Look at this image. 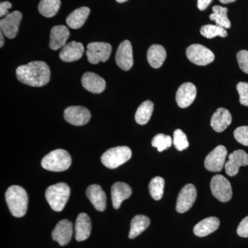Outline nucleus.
<instances>
[{
    "mask_svg": "<svg viewBox=\"0 0 248 248\" xmlns=\"http://www.w3.org/2000/svg\"><path fill=\"white\" fill-rule=\"evenodd\" d=\"M60 5V0H41L38 5L39 12L46 17H53L58 12Z\"/></svg>",
    "mask_w": 248,
    "mask_h": 248,
    "instance_id": "nucleus-30",
    "label": "nucleus"
},
{
    "mask_svg": "<svg viewBox=\"0 0 248 248\" xmlns=\"http://www.w3.org/2000/svg\"><path fill=\"white\" fill-rule=\"evenodd\" d=\"M236 90L239 94L241 104L248 107V83L239 82L236 85Z\"/></svg>",
    "mask_w": 248,
    "mask_h": 248,
    "instance_id": "nucleus-36",
    "label": "nucleus"
},
{
    "mask_svg": "<svg viewBox=\"0 0 248 248\" xmlns=\"http://www.w3.org/2000/svg\"><path fill=\"white\" fill-rule=\"evenodd\" d=\"M117 66L123 71H128L133 66V46L130 41L122 42L117 48L115 55Z\"/></svg>",
    "mask_w": 248,
    "mask_h": 248,
    "instance_id": "nucleus-13",
    "label": "nucleus"
},
{
    "mask_svg": "<svg viewBox=\"0 0 248 248\" xmlns=\"http://www.w3.org/2000/svg\"><path fill=\"white\" fill-rule=\"evenodd\" d=\"M228 155L226 147L218 146L210 152L205 157L204 165L205 169L210 172H220L226 164V158Z\"/></svg>",
    "mask_w": 248,
    "mask_h": 248,
    "instance_id": "nucleus-9",
    "label": "nucleus"
},
{
    "mask_svg": "<svg viewBox=\"0 0 248 248\" xmlns=\"http://www.w3.org/2000/svg\"><path fill=\"white\" fill-rule=\"evenodd\" d=\"M73 233V223L63 219L58 222L52 232V238L61 246H66L71 241Z\"/></svg>",
    "mask_w": 248,
    "mask_h": 248,
    "instance_id": "nucleus-15",
    "label": "nucleus"
},
{
    "mask_svg": "<svg viewBox=\"0 0 248 248\" xmlns=\"http://www.w3.org/2000/svg\"><path fill=\"white\" fill-rule=\"evenodd\" d=\"M5 198L13 216L19 218L26 215L29 198L23 187L19 186H11L6 190Z\"/></svg>",
    "mask_w": 248,
    "mask_h": 248,
    "instance_id": "nucleus-2",
    "label": "nucleus"
},
{
    "mask_svg": "<svg viewBox=\"0 0 248 248\" xmlns=\"http://www.w3.org/2000/svg\"><path fill=\"white\" fill-rule=\"evenodd\" d=\"M238 63L241 71L248 74V51L243 50L239 51L236 55Z\"/></svg>",
    "mask_w": 248,
    "mask_h": 248,
    "instance_id": "nucleus-37",
    "label": "nucleus"
},
{
    "mask_svg": "<svg viewBox=\"0 0 248 248\" xmlns=\"http://www.w3.org/2000/svg\"><path fill=\"white\" fill-rule=\"evenodd\" d=\"M84 53V47L80 42H73L67 44L60 53V58L65 62L78 61Z\"/></svg>",
    "mask_w": 248,
    "mask_h": 248,
    "instance_id": "nucleus-20",
    "label": "nucleus"
},
{
    "mask_svg": "<svg viewBox=\"0 0 248 248\" xmlns=\"http://www.w3.org/2000/svg\"><path fill=\"white\" fill-rule=\"evenodd\" d=\"M213 14L210 15V20L215 21L217 25L230 29L231 27V23L228 18V9L226 7H222L221 6H215L213 7Z\"/></svg>",
    "mask_w": 248,
    "mask_h": 248,
    "instance_id": "nucleus-29",
    "label": "nucleus"
},
{
    "mask_svg": "<svg viewBox=\"0 0 248 248\" xmlns=\"http://www.w3.org/2000/svg\"><path fill=\"white\" fill-rule=\"evenodd\" d=\"M197 196V189L193 184H187L184 186L178 195L176 210L179 213L188 211L195 203Z\"/></svg>",
    "mask_w": 248,
    "mask_h": 248,
    "instance_id": "nucleus-10",
    "label": "nucleus"
},
{
    "mask_svg": "<svg viewBox=\"0 0 248 248\" xmlns=\"http://www.w3.org/2000/svg\"><path fill=\"white\" fill-rule=\"evenodd\" d=\"M112 46L106 42H92L87 46L88 60L93 64L105 62L110 58Z\"/></svg>",
    "mask_w": 248,
    "mask_h": 248,
    "instance_id": "nucleus-8",
    "label": "nucleus"
},
{
    "mask_svg": "<svg viewBox=\"0 0 248 248\" xmlns=\"http://www.w3.org/2000/svg\"><path fill=\"white\" fill-rule=\"evenodd\" d=\"M116 1H117V2L119 3H124L125 2V1H128V0H116Z\"/></svg>",
    "mask_w": 248,
    "mask_h": 248,
    "instance_id": "nucleus-43",
    "label": "nucleus"
},
{
    "mask_svg": "<svg viewBox=\"0 0 248 248\" xmlns=\"http://www.w3.org/2000/svg\"><path fill=\"white\" fill-rule=\"evenodd\" d=\"M234 137L239 143L248 146V126L238 127L234 130Z\"/></svg>",
    "mask_w": 248,
    "mask_h": 248,
    "instance_id": "nucleus-35",
    "label": "nucleus"
},
{
    "mask_svg": "<svg viewBox=\"0 0 248 248\" xmlns=\"http://www.w3.org/2000/svg\"><path fill=\"white\" fill-rule=\"evenodd\" d=\"M213 0H197V6L200 11H204L208 7Z\"/></svg>",
    "mask_w": 248,
    "mask_h": 248,
    "instance_id": "nucleus-40",
    "label": "nucleus"
},
{
    "mask_svg": "<svg viewBox=\"0 0 248 248\" xmlns=\"http://www.w3.org/2000/svg\"><path fill=\"white\" fill-rule=\"evenodd\" d=\"M236 0H219L220 2L222 4H230V3L234 2Z\"/></svg>",
    "mask_w": 248,
    "mask_h": 248,
    "instance_id": "nucleus-42",
    "label": "nucleus"
},
{
    "mask_svg": "<svg viewBox=\"0 0 248 248\" xmlns=\"http://www.w3.org/2000/svg\"><path fill=\"white\" fill-rule=\"evenodd\" d=\"M197 88L190 82L183 84L178 89L176 94V102L182 108L190 107L197 97Z\"/></svg>",
    "mask_w": 248,
    "mask_h": 248,
    "instance_id": "nucleus-16",
    "label": "nucleus"
},
{
    "mask_svg": "<svg viewBox=\"0 0 248 248\" xmlns=\"http://www.w3.org/2000/svg\"><path fill=\"white\" fill-rule=\"evenodd\" d=\"M71 190L65 183L49 186L46 190V199L54 211L61 212L69 199Z\"/></svg>",
    "mask_w": 248,
    "mask_h": 248,
    "instance_id": "nucleus-3",
    "label": "nucleus"
},
{
    "mask_svg": "<svg viewBox=\"0 0 248 248\" xmlns=\"http://www.w3.org/2000/svg\"><path fill=\"white\" fill-rule=\"evenodd\" d=\"M90 12L91 10L86 6L75 10L66 18V23L68 27L73 29H78L82 27L89 17Z\"/></svg>",
    "mask_w": 248,
    "mask_h": 248,
    "instance_id": "nucleus-26",
    "label": "nucleus"
},
{
    "mask_svg": "<svg viewBox=\"0 0 248 248\" xmlns=\"http://www.w3.org/2000/svg\"><path fill=\"white\" fill-rule=\"evenodd\" d=\"M72 163L71 156L63 149H57L46 155L42 160L43 169L53 172H63L69 169Z\"/></svg>",
    "mask_w": 248,
    "mask_h": 248,
    "instance_id": "nucleus-4",
    "label": "nucleus"
},
{
    "mask_svg": "<svg viewBox=\"0 0 248 248\" xmlns=\"http://www.w3.org/2000/svg\"><path fill=\"white\" fill-rule=\"evenodd\" d=\"M22 14L16 11L11 13L0 21V29L3 35L9 39H14L17 35Z\"/></svg>",
    "mask_w": 248,
    "mask_h": 248,
    "instance_id": "nucleus-12",
    "label": "nucleus"
},
{
    "mask_svg": "<svg viewBox=\"0 0 248 248\" xmlns=\"http://www.w3.org/2000/svg\"><path fill=\"white\" fill-rule=\"evenodd\" d=\"M91 221L90 217L86 213H81L78 215L76 223V239L78 241H85L91 235Z\"/></svg>",
    "mask_w": 248,
    "mask_h": 248,
    "instance_id": "nucleus-24",
    "label": "nucleus"
},
{
    "mask_svg": "<svg viewBox=\"0 0 248 248\" xmlns=\"http://www.w3.org/2000/svg\"><path fill=\"white\" fill-rule=\"evenodd\" d=\"M12 7V4L9 1H3L0 4V16H7L9 14V10Z\"/></svg>",
    "mask_w": 248,
    "mask_h": 248,
    "instance_id": "nucleus-39",
    "label": "nucleus"
},
{
    "mask_svg": "<svg viewBox=\"0 0 248 248\" xmlns=\"http://www.w3.org/2000/svg\"><path fill=\"white\" fill-rule=\"evenodd\" d=\"M248 165V154L243 150H237L228 156V161L225 164L226 174L234 177L239 172V168Z\"/></svg>",
    "mask_w": 248,
    "mask_h": 248,
    "instance_id": "nucleus-14",
    "label": "nucleus"
},
{
    "mask_svg": "<svg viewBox=\"0 0 248 248\" xmlns=\"http://www.w3.org/2000/svg\"><path fill=\"white\" fill-rule=\"evenodd\" d=\"M132 195V189L125 183L116 182L111 187V198L112 206L117 210L120 208L121 204Z\"/></svg>",
    "mask_w": 248,
    "mask_h": 248,
    "instance_id": "nucleus-19",
    "label": "nucleus"
},
{
    "mask_svg": "<svg viewBox=\"0 0 248 248\" xmlns=\"http://www.w3.org/2000/svg\"><path fill=\"white\" fill-rule=\"evenodd\" d=\"M166 51L164 46L159 45H152L148 50L147 59L151 67L159 68L166 60Z\"/></svg>",
    "mask_w": 248,
    "mask_h": 248,
    "instance_id": "nucleus-25",
    "label": "nucleus"
},
{
    "mask_svg": "<svg viewBox=\"0 0 248 248\" xmlns=\"http://www.w3.org/2000/svg\"><path fill=\"white\" fill-rule=\"evenodd\" d=\"M81 84L86 91L94 94L104 92L107 86L105 80L92 72H86L83 75Z\"/></svg>",
    "mask_w": 248,
    "mask_h": 248,
    "instance_id": "nucleus-17",
    "label": "nucleus"
},
{
    "mask_svg": "<svg viewBox=\"0 0 248 248\" xmlns=\"http://www.w3.org/2000/svg\"><path fill=\"white\" fill-rule=\"evenodd\" d=\"M165 180L164 178L155 177L150 182L149 191L151 197L155 200L159 201L164 195Z\"/></svg>",
    "mask_w": 248,
    "mask_h": 248,
    "instance_id": "nucleus-31",
    "label": "nucleus"
},
{
    "mask_svg": "<svg viewBox=\"0 0 248 248\" xmlns=\"http://www.w3.org/2000/svg\"><path fill=\"white\" fill-rule=\"evenodd\" d=\"M201 34L203 37L208 39L214 38V37L219 36L221 37H226L228 35L226 29L220 27L218 25H213V24H208V25L203 26L201 28Z\"/></svg>",
    "mask_w": 248,
    "mask_h": 248,
    "instance_id": "nucleus-32",
    "label": "nucleus"
},
{
    "mask_svg": "<svg viewBox=\"0 0 248 248\" xmlns=\"http://www.w3.org/2000/svg\"><path fill=\"white\" fill-rule=\"evenodd\" d=\"M232 123V115L229 110L223 108L217 109L211 118L210 125L217 133H221Z\"/></svg>",
    "mask_w": 248,
    "mask_h": 248,
    "instance_id": "nucleus-22",
    "label": "nucleus"
},
{
    "mask_svg": "<svg viewBox=\"0 0 248 248\" xmlns=\"http://www.w3.org/2000/svg\"><path fill=\"white\" fill-rule=\"evenodd\" d=\"M170 136L160 133L156 135L152 141V146L157 148L158 151L162 152L170 148L172 144Z\"/></svg>",
    "mask_w": 248,
    "mask_h": 248,
    "instance_id": "nucleus-33",
    "label": "nucleus"
},
{
    "mask_svg": "<svg viewBox=\"0 0 248 248\" xmlns=\"http://www.w3.org/2000/svg\"><path fill=\"white\" fill-rule=\"evenodd\" d=\"M63 117L68 123L76 126H80L89 123L91 115L86 108L80 106H73L67 108L64 110Z\"/></svg>",
    "mask_w": 248,
    "mask_h": 248,
    "instance_id": "nucleus-11",
    "label": "nucleus"
},
{
    "mask_svg": "<svg viewBox=\"0 0 248 248\" xmlns=\"http://www.w3.org/2000/svg\"><path fill=\"white\" fill-rule=\"evenodd\" d=\"M70 32L68 28L65 26H55L50 31V48L54 50L63 48L66 45V41L69 38Z\"/></svg>",
    "mask_w": 248,
    "mask_h": 248,
    "instance_id": "nucleus-21",
    "label": "nucleus"
},
{
    "mask_svg": "<svg viewBox=\"0 0 248 248\" xmlns=\"http://www.w3.org/2000/svg\"><path fill=\"white\" fill-rule=\"evenodd\" d=\"M0 40H1V42H0V47L2 48L4 44V37H3V33L1 32V33H0Z\"/></svg>",
    "mask_w": 248,
    "mask_h": 248,
    "instance_id": "nucleus-41",
    "label": "nucleus"
},
{
    "mask_svg": "<svg viewBox=\"0 0 248 248\" xmlns=\"http://www.w3.org/2000/svg\"><path fill=\"white\" fill-rule=\"evenodd\" d=\"M236 232L241 237H248V217H246L241 221L238 226Z\"/></svg>",
    "mask_w": 248,
    "mask_h": 248,
    "instance_id": "nucleus-38",
    "label": "nucleus"
},
{
    "mask_svg": "<svg viewBox=\"0 0 248 248\" xmlns=\"http://www.w3.org/2000/svg\"><path fill=\"white\" fill-rule=\"evenodd\" d=\"M132 151L127 146H117L110 148L102 155V163L109 169H115L130 159Z\"/></svg>",
    "mask_w": 248,
    "mask_h": 248,
    "instance_id": "nucleus-5",
    "label": "nucleus"
},
{
    "mask_svg": "<svg viewBox=\"0 0 248 248\" xmlns=\"http://www.w3.org/2000/svg\"><path fill=\"white\" fill-rule=\"evenodd\" d=\"M210 189L214 197L221 202H229L232 197L231 183L221 174L214 176L210 182Z\"/></svg>",
    "mask_w": 248,
    "mask_h": 248,
    "instance_id": "nucleus-6",
    "label": "nucleus"
},
{
    "mask_svg": "<svg viewBox=\"0 0 248 248\" xmlns=\"http://www.w3.org/2000/svg\"><path fill=\"white\" fill-rule=\"evenodd\" d=\"M186 55L192 63L198 66H206L215 60V55L210 49L197 44L187 48Z\"/></svg>",
    "mask_w": 248,
    "mask_h": 248,
    "instance_id": "nucleus-7",
    "label": "nucleus"
},
{
    "mask_svg": "<svg viewBox=\"0 0 248 248\" xmlns=\"http://www.w3.org/2000/svg\"><path fill=\"white\" fill-rule=\"evenodd\" d=\"M151 223V220L148 217L143 215H136L130 223V231L129 232V238L135 239L143 232L146 231Z\"/></svg>",
    "mask_w": 248,
    "mask_h": 248,
    "instance_id": "nucleus-27",
    "label": "nucleus"
},
{
    "mask_svg": "<svg viewBox=\"0 0 248 248\" xmlns=\"http://www.w3.org/2000/svg\"><path fill=\"white\" fill-rule=\"evenodd\" d=\"M16 76L22 84L32 87H42L50 81V70L45 62H31L28 64L18 67Z\"/></svg>",
    "mask_w": 248,
    "mask_h": 248,
    "instance_id": "nucleus-1",
    "label": "nucleus"
},
{
    "mask_svg": "<svg viewBox=\"0 0 248 248\" xmlns=\"http://www.w3.org/2000/svg\"><path fill=\"white\" fill-rule=\"evenodd\" d=\"M86 195L93 206L99 212H104L107 208V195L100 186L93 184L86 190Z\"/></svg>",
    "mask_w": 248,
    "mask_h": 248,
    "instance_id": "nucleus-18",
    "label": "nucleus"
},
{
    "mask_svg": "<svg viewBox=\"0 0 248 248\" xmlns=\"http://www.w3.org/2000/svg\"><path fill=\"white\" fill-rule=\"evenodd\" d=\"M173 144L176 149L179 151H184L189 147V142L187 141V136L180 129H177L174 132Z\"/></svg>",
    "mask_w": 248,
    "mask_h": 248,
    "instance_id": "nucleus-34",
    "label": "nucleus"
},
{
    "mask_svg": "<svg viewBox=\"0 0 248 248\" xmlns=\"http://www.w3.org/2000/svg\"><path fill=\"white\" fill-rule=\"evenodd\" d=\"M153 109L154 104L151 101L147 100L142 103L135 114V121L137 123L140 125H145L148 123L153 115Z\"/></svg>",
    "mask_w": 248,
    "mask_h": 248,
    "instance_id": "nucleus-28",
    "label": "nucleus"
},
{
    "mask_svg": "<svg viewBox=\"0 0 248 248\" xmlns=\"http://www.w3.org/2000/svg\"><path fill=\"white\" fill-rule=\"evenodd\" d=\"M220 226V221L215 217H208L199 222L194 228L193 232L196 236L204 237L212 234L218 229Z\"/></svg>",
    "mask_w": 248,
    "mask_h": 248,
    "instance_id": "nucleus-23",
    "label": "nucleus"
}]
</instances>
